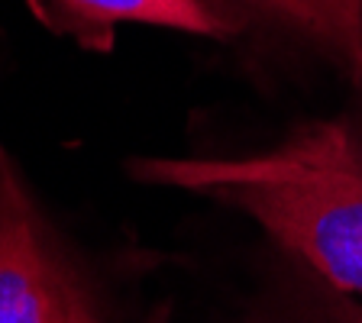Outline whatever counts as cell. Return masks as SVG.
Wrapping results in <instances>:
<instances>
[{"mask_svg": "<svg viewBox=\"0 0 362 323\" xmlns=\"http://www.w3.org/2000/svg\"><path fill=\"white\" fill-rule=\"evenodd\" d=\"M127 172L236 207L333 288L362 294V152L343 123H304L256 155H139Z\"/></svg>", "mask_w": 362, "mask_h": 323, "instance_id": "1", "label": "cell"}, {"mask_svg": "<svg viewBox=\"0 0 362 323\" xmlns=\"http://www.w3.org/2000/svg\"><path fill=\"white\" fill-rule=\"evenodd\" d=\"M0 323H100L0 146Z\"/></svg>", "mask_w": 362, "mask_h": 323, "instance_id": "2", "label": "cell"}, {"mask_svg": "<svg viewBox=\"0 0 362 323\" xmlns=\"http://www.w3.org/2000/svg\"><path fill=\"white\" fill-rule=\"evenodd\" d=\"M33 13L62 36H75L84 49H110L123 23L162 26L191 36H233V26L204 0H30Z\"/></svg>", "mask_w": 362, "mask_h": 323, "instance_id": "3", "label": "cell"}, {"mask_svg": "<svg viewBox=\"0 0 362 323\" xmlns=\"http://www.w3.org/2000/svg\"><path fill=\"white\" fill-rule=\"evenodd\" d=\"M236 33L269 23L317 45L362 88V0H204Z\"/></svg>", "mask_w": 362, "mask_h": 323, "instance_id": "4", "label": "cell"}]
</instances>
